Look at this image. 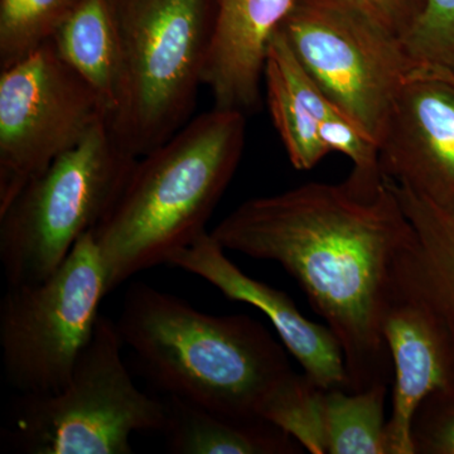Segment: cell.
Segmentation results:
<instances>
[{
  "label": "cell",
  "mask_w": 454,
  "mask_h": 454,
  "mask_svg": "<svg viewBox=\"0 0 454 454\" xmlns=\"http://www.w3.org/2000/svg\"><path fill=\"white\" fill-rule=\"evenodd\" d=\"M229 252L278 262L333 331L348 391L390 387L394 366L385 316L393 268L413 227L387 178L375 196L346 182L301 184L241 203L210 232Z\"/></svg>",
  "instance_id": "cell-1"
},
{
  "label": "cell",
  "mask_w": 454,
  "mask_h": 454,
  "mask_svg": "<svg viewBox=\"0 0 454 454\" xmlns=\"http://www.w3.org/2000/svg\"><path fill=\"white\" fill-rule=\"evenodd\" d=\"M116 327L167 395L236 419L267 420L301 375L252 317L201 312L149 284H130Z\"/></svg>",
  "instance_id": "cell-2"
},
{
  "label": "cell",
  "mask_w": 454,
  "mask_h": 454,
  "mask_svg": "<svg viewBox=\"0 0 454 454\" xmlns=\"http://www.w3.org/2000/svg\"><path fill=\"white\" fill-rule=\"evenodd\" d=\"M245 137L247 114L214 107L137 160L118 201L94 230L109 293L168 264L207 231L240 163Z\"/></svg>",
  "instance_id": "cell-3"
},
{
  "label": "cell",
  "mask_w": 454,
  "mask_h": 454,
  "mask_svg": "<svg viewBox=\"0 0 454 454\" xmlns=\"http://www.w3.org/2000/svg\"><path fill=\"white\" fill-rule=\"evenodd\" d=\"M124 59V103L107 121L134 158L187 124L203 83L216 0H113Z\"/></svg>",
  "instance_id": "cell-4"
},
{
  "label": "cell",
  "mask_w": 454,
  "mask_h": 454,
  "mask_svg": "<svg viewBox=\"0 0 454 454\" xmlns=\"http://www.w3.org/2000/svg\"><path fill=\"white\" fill-rule=\"evenodd\" d=\"M116 322L100 315L67 384L56 393L18 395L7 441L29 454H131L136 433L163 432L164 400L134 384Z\"/></svg>",
  "instance_id": "cell-5"
},
{
  "label": "cell",
  "mask_w": 454,
  "mask_h": 454,
  "mask_svg": "<svg viewBox=\"0 0 454 454\" xmlns=\"http://www.w3.org/2000/svg\"><path fill=\"white\" fill-rule=\"evenodd\" d=\"M106 121L32 179L0 211V262L8 286L40 283L121 197L134 164Z\"/></svg>",
  "instance_id": "cell-6"
},
{
  "label": "cell",
  "mask_w": 454,
  "mask_h": 454,
  "mask_svg": "<svg viewBox=\"0 0 454 454\" xmlns=\"http://www.w3.org/2000/svg\"><path fill=\"white\" fill-rule=\"evenodd\" d=\"M280 31L331 103L379 145L400 91L419 73L402 37L339 0H297Z\"/></svg>",
  "instance_id": "cell-7"
},
{
  "label": "cell",
  "mask_w": 454,
  "mask_h": 454,
  "mask_svg": "<svg viewBox=\"0 0 454 454\" xmlns=\"http://www.w3.org/2000/svg\"><path fill=\"white\" fill-rule=\"evenodd\" d=\"M109 294L94 231L40 283L8 286L0 303V348L18 395L56 393L67 384Z\"/></svg>",
  "instance_id": "cell-8"
},
{
  "label": "cell",
  "mask_w": 454,
  "mask_h": 454,
  "mask_svg": "<svg viewBox=\"0 0 454 454\" xmlns=\"http://www.w3.org/2000/svg\"><path fill=\"white\" fill-rule=\"evenodd\" d=\"M106 107L51 41L0 70V211L106 121Z\"/></svg>",
  "instance_id": "cell-9"
},
{
  "label": "cell",
  "mask_w": 454,
  "mask_h": 454,
  "mask_svg": "<svg viewBox=\"0 0 454 454\" xmlns=\"http://www.w3.org/2000/svg\"><path fill=\"white\" fill-rule=\"evenodd\" d=\"M379 149L384 178L454 214V82L420 73L411 77Z\"/></svg>",
  "instance_id": "cell-10"
},
{
  "label": "cell",
  "mask_w": 454,
  "mask_h": 454,
  "mask_svg": "<svg viewBox=\"0 0 454 454\" xmlns=\"http://www.w3.org/2000/svg\"><path fill=\"white\" fill-rule=\"evenodd\" d=\"M168 265L201 278L227 300L255 307L310 380L324 389L348 391L345 357L333 331L301 315L286 293L247 276L210 232L170 256Z\"/></svg>",
  "instance_id": "cell-11"
},
{
  "label": "cell",
  "mask_w": 454,
  "mask_h": 454,
  "mask_svg": "<svg viewBox=\"0 0 454 454\" xmlns=\"http://www.w3.org/2000/svg\"><path fill=\"white\" fill-rule=\"evenodd\" d=\"M382 330L394 366L387 423L389 454H415V411L430 394L454 387L453 348L426 307L394 292Z\"/></svg>",
  "instance_id": "cell-12"
},
{
  "label": "cell",
  "mask_w": 454,
  "mask_h": 454,
  "mask_svg": "<svg viewBox=\"0 0 454 454\" xmlns=\"http://www.w3.org/2000/svg\"><path fill=\"white\" fill-rule=\"evenodd\" d=\"M297 0H216L203 85L217 109H258L269 44Z\"/></svg>",
  "instance_id": "cell-13"
},
{
  "label": "cell",
  "mask_w": 454,
  "mask_h": 454,
  "mask_svg": "<svg viewBox=\"0 0 454 454\" xmlns=\"http://www.w3.org/2000/svg\"><path fill=\"white\" fill-rule=\"evenodd\" d=\"M389 182L413 227L394 262L393 292L426 307L454 351V214Z\"/></svg>",
  "instance_id": "cell-14"
},
{
  "label": "cell",
  "mask_w": 454,
  "mask_h": 454,
  "mask_svg": "<svg viewBox=\"0 0 454 454\" xmlns=\"http://www.w3.org/2000/svg\"><path fill=\"white\" fill-rule=\"evenodd\" d=\"M264 85L269 112L293 167L312 169L331 153L319 136L322 124L342 113L304 70L280 28L269 44Z\"/></svg>",
  "instance_id": "cell-15"
},
{
  "label": "cell",
  "mask_w": 454,
  "mask_h": 454,
  "mask_svg": "<svg viewBox=\"0 0 454 454\" xmlns=\"http://www.w3.org/2000/svg\"><path fill=\"white\" fill-rule=\"evenodd\" d=\"M51 43L66 65L97 92L113 121L124 103L121 33L113 0H79L56 29Z\"/></svg>",
  "instance_id": "cell-16"
},
{
  "label": "cell",
  "mask_w": 454,
  "mask_h": 454,
  "mask_svg": "<svg viewBox=\"0 0 454 454\" xmlns=\"http://www.w3.org/2000/svg\"><path fill=\"white\" fill-rule=\"evenodd\" d=\"M164 402L170 453L293 454L303 448L268 420L236 419L173 395Z\"/></svg>",
  "instance_id": "cell-17"
},
{
  "label": "cell",
  "mask_w": 454,
  "mask_h": 454,
  "mask_svg": "<svg viewBox=\"0 0 454 454\" xmlns=\"http://www.w3.org/2000/svg\"><path fill=\"white\" fill-rule=\"evenodd\" d=\"M390 389L373 387L357 393L322 390V454H389L385 403Z\"/></svg>",
  "instance_id": "cell-18"
},
{
  "label": "cell",
  "mask_w": 454,
  "mask_h": 454,
  "mask_svg": "<svg viewBox=\"0 0 454 454\" xmlns=\"http://www.w3.org/2000/svg\"><path fill=\"white\" fill-rule=\"evenodd\" d=\"M79 0H0V70L40 49Z\"/></svg>",
  "instance_id": "cell-19"
},
{
  "label": "cell",
  "mask_w": 454,
  "mask_h": 454,
  "mask_svg": "<svg viewBox=\"0 0 454 454\" xmlns=\"http://www.w3.org/2000/svg\"><path fill=\"white\" fill-rule=\"evenodd\" d=\"M402 41L420 74L454 82V0H423Z\"/></svg>",
  "instance_id": "cell-20"
},
{
  "label": "cell",
  "mask_w": 454,
  "mask_h": 454,
  "mask_svg": "<svg viewBox=\"0 0 454 454\" xmlns=\"http://www.w3.org/2000/svg\"><path fill=\"white\" fill-rule=\"evenodd\" d=\"M415 454H454V387L423 400L411 423Z\"/></svg>",
  "instance_id": "cell-21"
},
{
  "label": "cell",
  "mask_w": 454,
  "mask_h": 454,
  "mask_svg": "<svg viewBox=\"0 0 454 454\" xmlns=\"http://www.w3.org/2000/svg\"><path fill=\"white\" fill-rule=\"evenodd\" d=\"M365 12L403 38L422 9L423 0H339Z\"/></svg>",
  "instance_id": "cell-22"
}]
</instances>
